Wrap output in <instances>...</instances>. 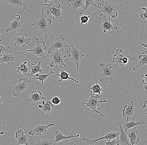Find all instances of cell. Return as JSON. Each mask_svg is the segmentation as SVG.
<instances>
[{
	"label": "cell",
	"mask_w": 147,
	"mask_h": 145,
	"mask_svg": "<svg viewBox=\"0 0 147 145\" xmlns=\"http://www.w3.org/2000/svg\"><path fill=\"white\" fill-rule=\"evenodd\" d=\"M28 63V61H26L20 65V66L17 67V72L22 74L25 76L30 77V73L27 65Z\"/></svg>",
	"instance_id": "cell-30"
},
{
	"label": "cell",
	"mask_w": 147,
	"mask_h": 145,
	"mask_svg": "<svg viewBox=\"0 0 147 145\" xmlns=\"http://www.w3.org/2000/svg\"><path fill=\"white\" fill-rule=\"evenodd\" d=\"M55 74L57 77L59 76L60 77L59 79V82H61L63 80H71L73 81L74 82H75L76 83H79V81L76 80H74L72 78H71L70 77V74L67 71H66L65 70H61L59 74H57V73H56Z\"/></svg>",
	"instance_id": "cell-32"
},
{
	"label": "cell",
	"mask_w": 147,
	"mask_h": 145,
	"mask_svg": "<svg viewBox=\"0 0 147 145\" xmlns=\"http://www.w3.org/2000/svg\"><path fill=\"white\" fill-rule=\"evenodd\" d=\"M13 40L15 42V47H24L30 43L32 38L31 37L25 38L24 36H18L14 38Z\"/></svg>",
	"instance_id": "cell-27"
},
{
	"label": "cell",
	"mask_w": 147,
	"mask_h": 145,
	"mask_svg": "<svg viewBox=\"0 0 147 145\" xmlns=\"http://www.w3.org/2000/svg\"><path fill=\"white\" fill-rule=\"evenodd\" d=\"M15 19L12 22H10V26L6 28L5 31L6 32H18L19 29L22 26V22H20L21 16L19 15H15Z\"/></svg>",
	"instance_id": "cell-16"
},
{
	"label": "cell",
	"mask_w": 147,
	"mask_h": 145,
	"mask_svg": "<svg viewBox=\"0 0 147 145\" xmlns=\"http://www.w3.org/2000/svg\"><path fill=\"white\" fill-rule=\"evenodd\" d=\"M69 5L68 8L69 10H72L73 11L79 8L84 9L85 7V0H68Z\"/></svg>",
	"instance_id": "cell-20"
},
{
	"label": "cell",
	"mask_w": 147,
	"mask_h": 145,
	"mask_svg": "<svg viewBox=\"0 0 147 145\" xmlns=\"http://www.w3.org/2000/svg\"><path fill=\"white\" fill-rule=\"evenodd\" d=\"M142 9L144 10L145 11L140 13V16L143 20H146L147 18V9L146 7H142Z\"/></svg>",
	"instance_id": "cell-40"
},
{
	"label": "cell",
	"mask_w": 147,
	"mask_h": 145,
	"mask_svg": "<svg viewBox=\"0 0 147 145\" xmlns=\"http://www.w3.org/2000/svg\"><path fill=\"white\" fill-rule=\"evenodd\" d=\"M42 59H41L40 61L38 62L37 64H29L28 63L27 65L29 69V73H30V77H33L34 75L38 73V72H41L43 74V70L41 69V61Z\"/></svg>",
	"instance_id": "cell-25"
},
{
	"label": "cell",
	"mask_w": 147,
	"mask_h": 145,
	"mask_svg": "<svg viewBox=\"0 0 147 145\" xmlns=\"http://www.w3.org/2000/svg\"><path fill=\"white\" fill-rule=\"evenodd\" d=\"M0 101H1V103H2V101H1V96H0Z\"/></svg>",
	"instance_id": "cell-46"
},
{
	"label": "cell",
	"mask_w": 147,
	"mask_h": 145,
	"mask_svg": "<svg viewBox=\"0 0 147 145\" xmlns=\"http://www.w3.org/2000/svg\"><path fill=\"white\" fill-rule=\"evenodd\" d=\"M50 54L51 61L49 64L50 67L59 69L62 66L66 67V65L64 63V59L66 58V55H64L62 52L55 50L51 51Z\"/></svg>",
	"instance_id": "cell-8"
},
{
	"label": "cell",
	"mask_w": 147,
	"mask_h": 145,
	"mask_svg": "<svg viewBox=\"0 0 147 145\" xmlns=\"http://www.w3.org/2000/svg\"><path fill=\"white\" fill-rule=\"evenodd\" d=\"M142 109H143V110H142V112L144 113L145 114V115H147V102L146 101L144 102V104H143V107H142Z\"/></svg>",
	"instance_id": "cell-42"
},
{
	"label": "cell",
	"mask_w": 147,
	"mask_h": 145,
	"mask_svg": "<svg viewBox=\"0 0 147 145\" xmlns=\"http://www.w3.org/2000/svg\"><path fill=\"white\" fill-rule=\"evenodd\" d=\"M147 64V51L142 52V54L138 57V61L137 64L133 67V70L134 71L137 70L140 67L145 66Z\"/></svg>",
	"instance_id": "cell-28"
},
{
	"label": "cell",
	"mask_w": 147,
	"mask_h": 145,
	"mask_svg": "<svg viewBox=\"0 0 147 145\" xmlns=\"http://www.w3.org/2000/svg\"><path fill=\"white\" fill-rule=\"evenodd\" d=\"M47 8V14H51L58 20L62 19V11L61 10V4L59 3L54 4L51 2L50 3H45Z\"/></svg>",
	"instance_id": "cell-9"
},
{
	"label": "cell",
	"mask_w": 147,
	"mask_h": 145,
	"mask_svg": "<svg viewBox=\"0 0 147 145\" xmlns=\"http://www.w3.org/2000/svg\"><path fill=\"white\" fill-rule=\"evenodd\" d=\"M140 45H142V46L145 47L146 48H147V45L146 43H140Z\"/></svg>",
	"instance_id": "cell-43"
},
{
	"label": "cell",
	"mask_w": 147,
	"mask_h": 145,
	"mask_svg": "<svg viewBox=\"0 0 147 145\" xmlns=\"http://www.w3.org/2000/svg\"></svg>",
	"instance_id": "cell-48"
},
{
	"label": "cell",
	"mask_w": 147,
	"mask_h": 145,
	"mask_svg": "<svg viewBox=\"0 0 147 145\" xmlns=\"http://www.w3.org/2000/svg\"><path fill=\"white\" fill-rule=\"evenodd\" d=\"M141 78H143L142 81V82L144 84V88L145 90H147V74L142 75Z\"/></svg>",
	"instance_id": "cell-41"
},
{
	"label": "cell",
	"mask_w": 147,
	"mask_h": 145,
	"mask_svg": "<svg viewBox=\"0 0 147 145\" xmlns=\"http://www.w3.org/2000/svg\"><path fill=\"white\" fill-rule=\"evenodd\" d=\"M5 133L4 131H2V132H0V135H1Z\"/></svg>",
	"instance_id": "cell-44"
},
{
	"label": "cell",
	"mask_w": 147,
	"mask_h": 145,
	"mask_svg": "<svg viewBox=\"0 0 147 145\" xmlns=\"http://www.w3.org/2000/svg\"><path fill=\"white\" fill-rule=\"evenodd\" d=\"M146 124V122L145 121H142L141 122H136L134 121H125L123 122V125L122 127L125 132H126L128 129L132 128L134 127L140 125L145 124Z\"/></svg>",
	"instance_id": "cell-29"
},
{
	"label": "cell",
	"mask_w": 147,
	"mask_h": 145,
	"mask_svg": "<svg viewBox=\"0 0 147 145\" xmlns=\"http://www.w3.org/2000/svg\"><path fill=\"white\" fill-rule=\"evenodd\" d=\"M45 43V42L41 41L39 38H36V45L34 48L31 49H27L24 52H20L17 54V55L22 54V53H25L27 52H33L36 55L40 58L41 59H43L45 61H47V58L45 56V52L47 49Z\"/></svg>",
	"instance_id": "cell-7"
},
{
	"label": "cell",
	"mask_w": 147,
	"mask_h": 145,
	"mask_svg": "<svg viewBox=\"0 0 147 145\" xmlns=\"http://www.w3.org/2000/svg\"><path fill=\"white\" fill-rule=\"evenodd\" d=\"M16 138L18 142V145H28V138L23 130L19 129L16 132Z\"/></svg>",
	"instance_id": "cell-22"
},
{
	"label": "cell",
	"mask_w": 147,
	"mask_h": 145,
	"mask_svg": "<svg viewBox=\"0 0 147 145\" xmlns=\"http://www.w3.org/2000/svg\"><path fill=\"white\" fill-rule=\"evenodd\" d=\"M51 102L53 104L55 105H57L59 104L60 103H63V101L57 96L54 97L53 98L51 99Z\"/></svg>",
	"instance_id": "cell-39"
},
{
	"label": "cell",
	"mask_w": 147,
	"mask_h": 145,
	"mask_svg": "<svg viewBox=\"0 0 147 145\" xmlns=\"http://www.w3.org/2000/svg\"><path fill=\"white\" fill-rule=\"evenodd\" d=\"M90 90V92L93 94H102L101 92L104 91V89L101 87L99 83H97L94 84L91 88Z\"/></svg>",
	"instance_id": "cell-34"
},
{
	"label": "cell",
	"mask_w": 147,
	"mask_h": 145,
	"mask_svg": "<svg viewBox=\"0 0 147 145\" xmlns=\"http://www.w3.org/2000/svg\"><path fill=\"white\" fill-rule=\"evenodd\" d=\"M68 47L67 43L66 42L65 38L61 35L59 37L57 38L53 42L50 47L49 48L48 53L50 54L51 51L55 50L62 52L65 48H67Z\"/></svg>",
	"instance_id": "cell-10"
},
{
	"label": "cell",
	"mask_w": 147,
	"mask_h": 145,
	"mask_svg": "<svg viewBox=\"0 0 147 145\" xmlns=\"http://www.w3.org/2000/svg\"><path fill=\"white\" fill-rule=\"evenodd\" d=\"M9 42L2 41L0 39V56L4 53L11 52V46H9Z\"/></svg>",
	"instance_id": "cell-31"
},
{
	"label": "cell",
	"mask_w": 147,
	"mask_h": 145,
	"mask_svg": "<svg viewBox=\"0 0 147 145\" xmlns=\"http://www.w3.org/2000/svg\"><path fill=\"white\" fill-rule=\"evenodd\" d=\"M1 124V122L0 121V124Z\"/></svg>",
	"instance_id": "cell-47"
},
{
	"label": "cell",
	"mask_w": 147,
	"mask_h": 145,
	"mask_svg": "<svg viewBox=\"0 0 147 145\" xmlns=\"http://www.w3.org/2000/svg\"><path fill=\"white\" fill-rule=\"evenodd\" d=\"M82 15L80 17V21L81 22V28H82V25L84 24H87L90 19V16L86 15L84 13H82Z\"/></svg>",
	"instance_id": "cell-37"
},
{
	"label": "cell",
	"mask_w": 147,
	"mask_h": 145,
	"mask_svg": "<svg viewBox=\"0 0 147 145\" xmlns=\"http://www.w3.org/2000/svg\"><path fill=\"white\" fill-rule=\"evenodd\" d=\"M134 60V59L129 55L128 52L124 51L122 49H117L115 54L113 56V62H114L115 64L112 66L114 68L119 67L125 69V66Z\"/></svg>",
	"instance_id": "cell-2"
},
{
	"label": "cell",
	"mask_w": 147,
	"mask_h": 145,
	"mask_svg": "<svg viewBox=\"0 0 147 145\" xmlns=\"http://www.w3.org/2000/svg\"><path fill=\"white\" fill-rule=\"evenodd\" d=\"M52 73L55 74L56 72H54L53 71H51L49 73H48V74H45L43 73L41 75H39L38 73H36L33 76L34 77L33 79L34 80H38L39 81L41 82V84H43L44 81L47 79L48 77L49 76V75L51 74H52Z\"/></svg>",
	"instance_id": "cell-33"
},
{
	"label": "cell",
	"mask_w": 147,
	"mask_h": 145,
	"mask_svg": "<svg viewBox=\"0 0 147 145\" xmlns=\"http://www.w3.org/2000/svg\"><path fill=\"white\" fill-rule=\"evenodd\" d=\"M13 8H17L21 12H23L28 7L27 4L24 3L22 0H4Z\"/></svg>",
	"instance_id": "cell-19"
},
{
	"label": "cell",
	"mask_w": 147,
	"mask_h": 145,
	"mask_svg": "<svg viewBox=\"0 0 147 145\" xmlns=\"http://www.w3.org/2000/svg\"><path fill=\"white\" fill-rule=\"evenodd\" d=\"M55 124L51 123L48 125H38L34 128H32L28 132L30 135L34 136V135L41 136L42 134H45L47 131V129L51 126H54Z\"/></svg>",
	"instance_id": "cell-14"
},
{
	"label": "cell",
	"mask_w": 147,
	"mask_h": 145,
	"mask_svg": "<svg viewBox=\"0 0 147 145\" xmlns=\"http://www.w3.org/2000/svg\"><path fill=\"white\" fill-rule=\"evenodd\" d=\"M123 117L126 119V121H128L129 118L132 117L135 113V106L134 102L130 101L124 106L123 111Z\"/></svg>",
	"instance_id": "cell-15"
},
{
	"label": "cell",
	"mask_w": 147,
	"mask_h": 145,
	"mask_svg": "<svg viewBox=\"0 0 147 145\" xmlns=\"http://www.w3.org/2000/svg\"><path fill=\"white\" fill-rule=\"evenodd\" d=\"M99 67L101 76L100 82H102L106 81H113L115 69L111 64L103 62L99 65Z\"/></svg>",
	"instance_id": "cell-6"
},
{
	"label": "cell",
	"mask_w": 147,
	"mask_h": 145,
	"mask_svg": "<svg viewBox=\"0 0 147 145\" xmlns=\"http://www.w3.org/2000/svg\"><path fill=\"white\" fill-rule=\"evenodd\" d=\"M90 97L88 99H86L85 101L82 103V105L84 107H88L91 109L94 112L99 114L102 117H105V115L98 112L96 110V108L102 103H106L107 102L106 100H99V99L103 96L102 94H93L90 92Z\"/></svg>",
	"instance_id": "cell-3"
},
{
	"label": "cell",
	"mask_w": 147,
	"mask_h": 145,
	"mask_svg": "<svg viewBox=\"0 0 147 145\" xmlns=\"http://www.w3.org/2000/svg\"><path fill=\"white\" fill-rule=\"evenodd\" d=\"M105 144L106 145H119V140L117 138V140L115 138L112 140H105Z\"/></svg>",
	"instance_id": "cell-38"
},
{
	"label": "cell",
	"mask_w": 147,
	"mask_h": 145,
	"mask_svg": "<svg viewBox=\"0 0 147 145\" xmlns=\"http://www.w3.org/2000/svg\"><path fill=\"white\" fill-rule=\"evenodd\" d=\"M54 135L55 136V140H54L55 144L58 142L62 140L70 139L72 138H79L80 136V134L76 135L75 134H71L68 136H65L59 131H55Z\"/></svg>",
	"instance_id": "cell-24"
},
{
	"label": "cell",
	"mask_w": 147,
	"mask_h": 145,
	"mask_svg": "<svg viewBox=\"0 0 147 145\" xmlns=\"http://www.w3.org/2000/svg\"><path fill=\"white\" fill-rule=\"evenodd\" d=\"M44 9H42L41 14L39 15L38 20L32 24L31 26H33L32 30L39 29L45 34V38L48 39L49 38L54 40L55 36L52 34L51 31L50 27L52 24V21L48 19L45 15L44 14Z\"/></svg>",
	"instance_id": "cell-1"
},
{
	"label": "cell",
	"mask_w": 147,
	"mask_h": 145,
	"mask_svg": "<svg viewBox=\"0 0 147 145\" xmlns=\"http://www.w3.org/2000/svg\"><path fill=\"white\" fill-rule=\"evenodd\" d=\"M126 134L129 138L131 145L137 144L139 142L140 135L138 133L136 127H134L128 129L126 132Z\"/></svg>",
	"instance_id": "cell-17"
},
{
	"label": "cell",
	"mask_w": 147,
	"mask_h": 145,
	"mask_svg": "<svg viewBox=\"0 0 147 145\" xmlns=\"http://www.w3.org/2000/svg\"><path fill=\"white\" fill-rule=\"evenodd\" d=\"M38 108L46 113L51 114L54 110L55 107L51 102L49 100V98H48L47 100H44L41 105H38Z\"/></svg>",
	"instance_id": "cell-23"
},
{
	"label": "cell",
	"mask_w": 147,
	"mask_h": 145,
	"mask_svg": "<svg viewBox=\"0 0 147 145\" xmlns=\"http://www.w3.org/2000/svg\"><path fill=\"white\" fill-rule=\"evenodd\" d=\"M97 5L101 12L105 14L111 16L114 19L116 18L118 16V8L112 2L101 0L100 2L98 3Z\"/></svg>",
	"instance_id": "cell-4"
},
{
	"label": "cell",
	"mask_w": 147,
	"mask_h": 145,
	"mask_svg": "<svg viewBox=\"0 0 147 145\" xmlns=\"http://www.w3.org/2000/svg\"><path fill=\"white\" fill-rule=\"evenodd\" d=\"M36 144L37 145H55V140L48 139H42L38 141Z\"/></svg>",
	"instance_id": "cell-36"
},
{
	"label": "cell",
	"mask_w": 147,
	"mask_h": 145,
	"mask_svg": "<svg viewBox=\"0 0 147 145\" xmlns=\"http://www.w3.org/2000/svg\"><path fill=\"white\" fill-rule=\"evenodd\" d=\"M48 1H52V0H45V3H47V2Z\"/></svg>",
	"instance_id": "cell-45"
},
{
	"label": "cell",
	"mask_w": 147,
	"mask_h": 145,
	"mask_svg": "<svg viewBox=\"0 0 147 145\" xmlns=\"http://www.w3.org/2000/svg\"><path fill=\"white\" fill-rule=\"evenodd\" d=\"M18 57L14 56L11 52L9 53H5L0 56V64H3L4 63H9L13 61H16V58Z\"/></svg>",
	"instance_id": "cell-26"
},
{
	"label": "cell",
	"mask_w": 147,
	"mask_h": 145,
	"mask_svg": "<svg viewBox=\"0 0 147 145\" xmlns=\"http://www.w3.org/2000/svg\"><path fill=\"white\" fill-rule=\"evenodd\" d=\"M119 132H115V131H110V132L107 134L105 136L96 139H92L89 140L87 138L84 137L82 138V140L84 142H86L87 144H95L99 140H110L115 138H119Z\"/></svg>",
	"instance_id": "cell-13"
},
{
	"label": "cell",
	"mask_w": 147,
	"mask_h": 145,
	"mask_svg": "<svg viewBox=\"0 0 147 145\" xmlns=\"http://www.w3.org/2000/svg\"><path fill=\"white\" fill-rule=\"evenodd\" d=\"M67 48L66 52L67 55H66V58L69 59L71 61L76 64L77 70H78L81 60H82L84 56L82 50H80L78 46L74 47L73 45H71Z\"/></svg>",
	"instance_id": "cell-5"
},
{
	"label": "cell",
	"mask_w": 147,
	"mask_h": 145,
	"mask_svg": "<svg viewBox=\"0 0 147 145\" xmlns=\"http://www.w3.org/2000/svg\"><path fill=\"white\" fill-rule=\"evenodd\" d=\"M119 138H117L119 140V145H130V140L128 136L124 131L122 125L120 124L119 125Z\"/></svg>",
	"instance_id": "cell-21"
},
{
	"label": "cell",
	"mask_w": 147,
	"mask_h": 145,
	"mask_svg": "<svg viewBox=\"0 0 147 145\" xmlns=\"http://www.w3.org/2000/svg\"><path fill=\"white\" fill-rule=\"evenodd\" d=\"M85 7L84 9L81 10L80 12H74L78 13L80 14H82V13H84L85 10H87L89 7L91 6H94V7L99 9V7L94 4V0H85Z\"/></svg>",
	"instance_id": "cell-35"
},
{
	"label": "cell",
	"mask_w": 147,
	"mask_h": 145,
	"mask_svg": "<svg viewBox=\"0 0 147 145\" xmlns=\"http://www.w3.org/2000/svg\"><path fill=\"white\" fill-rule=\"evenodd\" d=\"M99 19L101 23V28L104 32L106 33L107 31L110 32L111 30H118V28L114 26L111 22V19H108L106 15L101 13L99 16Z\"/></svg>",
	"instance_id": "cell-12"
},
{
	"label": "cell",
	"mask_w": 147,
	"mask_h": 145,
	"mask_svg": "<svg viewBox=\"0 0 147 145\" xmlns=\"http://www.w3.org/2000/svg\"><path fill=\"white\" fill-rule=\"evenodd\" d=\"M41 100H46V98L43 96L42 92L39 90H32L30 93V95L28 99V102L38 104Z\"/></svg>",
	"instance_id": "cell-18"
},
{
	"label": "cell",
	"mask_w": 147,
	"mask_h": 145,
	"mask_svg": "<svg viewBox=\"0 0 147 145\" xmlns=\"http://www.w3.org/2000/svg\"><path fill=\"white\" fill-rule=\"evenodd\" d=\"M31 81L26 78L20 79L18 80L17 84L13 87V95L18 96L22 92H24L27 89L28 84Z\"/></svg>",
	"instance_id": "cell-11"
}]
</instances>
